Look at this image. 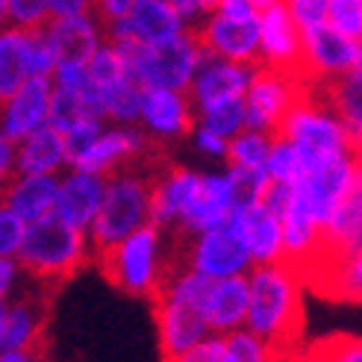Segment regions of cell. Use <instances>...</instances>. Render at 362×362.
Masks as SVG:
<instances>
[{
    "mask_svg": "<svg viewBox=\"0 0 362 362\" xmlns=\"http://www.w3.org/2000/svg\"><path fill=\"white\" fill-rule=\"evenodd\" d=\"M257 4V9L262 12V9H268V6H274V4H280V0H253Z\"/></svg>",
    "mask_w": 362,
    "mask_h": 362,
    "instance_id": "cell-53",
    "label": "cell"
},
{
    "mask_svg": "<svg viewBox=\"0 0 362 362\" xmlns=\"http://www.w3.org/2000/svg\"><path fill=\"white\" fill-rule=\"evenodd\" d=\"M192 30L204 53L259 65V18H230L221 12H206Z\"/></svg>",
    "mask_w": 362,
    "mask_h": 362,
    "instance_id": "cell-12",
    "label": "cell"
},
{
    "mask_svg": "<svg viewBox=\"0 0 362 362\" xmlns=\"http://www.w3.org/2000/svg\"><path fill=\"white\" fill-rule=\"evenodd\" d=\"M356 68V39L321 24L300 33V80L306 86L330 83Z\"/></svg>",
    "mask_w": 362,
    "mask_h": 362,
    "instance_id": "cell-10",
    "label": "cell"
},
{
    "mask_svg": "<svg viewBox=\"0 0 362 362\" xmlns=\"http://www.w3.org/2000/svg\"><path fill=\"white\" fill-rule=\"evenodd\" d=\"M50 21L47 0H9V24L24 30H39Z\"/></svg>",
    "mask_w": 362,
    "mask_h": 362,
    "instance_id": "cell-39",
    "label": "cell"
},
{
    "mask_svg": "<svg viewBox=\"0 0 362 362\" xmlns=\"http://www.w3.org/2000/svg\"><path fill=\"white\" fill-rule=\"evenodd\" d=\"M277 348L247 327L221 336V362H277Z\"/></svg>",
    "mask_w": 362,
    "mask_h": 362,
    "instance_id": "cell-32",
    "label": "cell"
},
{
    "mask_svg": "<svg viewBox=\"0 0 362 362\" xmlns=\"http://www.w3.org/2000/svg\"><path fill=\"white\" fill-rule=\"evenodd\" d=\"M253 71H257V65L233 62V59H221V57H212V53H204V59L197 65L194 77L186 88V95L194 106V115L201 110H206V106L218 103V100L245 98Z\"/></svg>",
    "mask_w": 362,
    "mask_h": 362,
    "instance_id": "cell-17",
    "label": "cell"
},
{
    "mask_svg": "<svg viewBox=\"0 0 362 362\" xmlns=\"http://www.w3.org/2000/svg\"><path fill=\"white\" fill-rule=\"evenodd\" d=\"M141 95H144V88L130 74L106 88H98L100 112H103L106 124H139Z\"/></svg>",
    "mask_w": 362,
    "mask_h": 362,
    "instance_id": "cell-30",
    "label": "cell"
},
{
    "mask_svg": "<svg viewBox=\"0 0 362 362\" xmlns=\"http://www.w3.org/2000/svg\"><path fill=\"white\" fill-rule=\"evenodd\" d=\"M6 306V303H4ZM4 306H0V348H4Z\"/></svg>",
    "mask_w": 362,
    "mask_h": 362,
    "instance_id": "cell-55",
    "label": "cell"
},
{
    "mask_svg": "<svg viewBox=\"0 0 362 362\" xmlns=\"http://www.w3.org/2000/svg\"><path fill=\"white\" fill-rule=\"evenodd\" d=\"M313 354L318 362H362V336L336 333L321 341H313Z\"/></svg>",
    "mask_w": 362,
    "mask_h": 362,
    "instance_id": "cell-36",
    "label": "cell"
},
{
    "mask_svg": "<svg viewBox=\"0 0 362 362\" xmlns=\"http://www.w3.org/2000/svg\"><path fill=\"white\" fill-rule=\"evenodd\" d=\"M50 283L21 277L18 288L4 306V348L0 351H24L45 345V327L50 315Z\"/></svg>",
    "mask_w": 362,
    "mask_h": 362,
    "instance_id": "cell-9",
    "label": "cell"
},
{
    "mask_svg": "<svg viewBox=\"0 0 362 362\" xmlns=\"http://www.w3.org/2000/svg\"><path fill=\"white\" fill-rule=\"evenodd\" d=\"M45 362H47V359H45Z\"/></svg>",
    "mask_w": 362,
    "mask_h": 362,
    "instance_id": "cell-56",
    "label": "cell"
},
{
    "mask_svg": "<svg viewBox=\"0 0 362 362\" xmlns=\"http://www.w3.org/2000/svg\"><path fill=\"white\" fill-rule=\"evenodd\" d=\"M197 124H204L206 130L218 133L224 139H233L239 130H245V100L242 98H230V100H218L206 106V110L197 112Z\"/></svg>",
    "mask_w": 362,
    "mask_h": 362,
    "instance_id": "cell-34",
    "label": "cell"
},
{
    "mask_svg": "<svg viewBox=\"0 0 362 362\" xmlns=\"http://www.w3.org/2000/svg\"><path fill=\"white\" fill-rule=\"evenodd\" d=\"M215 6H218V0H201V9L204 12H212Z\"/></svg>",
    "mask_w": 362,
    "mask_h": 362,
    "instance_id": "cell-54",
    "label": "cell"
},
{
    "mask_svg": "<svg viewBox=\"0 0 362 362\" xmlns=\"http://www.w3.org/2000/svg\"><path fill=\"white\" fill-rule=\"evenodd\" d=\"M12 174H15V141L0 130V189L9 183Z\"/></svg>",
    "mask_w": 362,
    "mask_h": 362,
    "instance_id": "cell-46",
    "label": "cell"
},
{
    "mask_svg": "<svg viewBox=\"0 0 362 362\" xmlns=\"http://www.w3.org/2000/svg\"><path fill=\"white\" fill-rule=\"evenodd\" d=\"M53 83L50 77H30L0 103V130L12 141H21L33 130L50 121Z\"/></svg>",
    "mask_w": 362,
    "mask_h": 362,
    "instance_id": "cell-18",
    "label": "cell"
},
{
    "mask_svg": "<svg viewBox=\"0 0 362 362\" xmlns=\"http://www.w3.org/2000/svg\"><path fill=\"white\" fill-rule=\"evenodd\" d=\"M247 315V274L236 277H212L209 292L204 300V318L209 324V333H230L245 327Z\"/></svg>",
    "mask_w": 362,
    "mask_h": 362,
    "instance_id": "cell-24",
    "label": "cell"
},
{
    "mask_svg": "<svg viewBox=\"0 0 362 362\" xmlns=\"http://www.w3.org/2000/svg\"><path fill=\"white\" fill-rule=\"evenodd\" d=\"M197 115L186 92H180V88H144L139 127L153 141L168 148L171 141L189 139Z\"/></svg>",
    "mask_w": 362,
    "mask_h": 362,
    "instance_id": "cell-14",
    "label": "cell"
},
{
    "mask_svg": "<svg viewBox=\"0 0 362 362\" xmlns=\"http://www.w3.org/2000/svg\"><path fill=\"white\" fill-rule=\"evenodd\" d=\"M24 233H27V224L18 218L4 201H0V257L15 259L18 247H21V242H24Z\"/></svg>",
    "mask_w": 362,
    "mask_h": 362,
    "instance_id": "cell-40",
    "label": "cell"
},
{
    "mask_svg": "<svg viewBox=\"0 0 362 362\" xmlns=\"http://www.w3.org/2000/svg\"><path fill=\"white\" fill-rule=\"evenodd\" d=\"M162 362H221V336L209 333L204 341H197V345H192L189 351L165 356Z\"/></svg>",
    "mask_w": 362,
    "mask_h": 362,
    "instance_id": "cell-42",
    "label": "cell"
},
{
    "mask_svg": "<svg viewBox=\"0 0 362 362\" xmlns=\"http://www.w3.org/2000/svg\"><path fill=\"white\" fill-rule=\"evenodd\" d=\"M271 141L274 136L253 130V127H245L227 141V165L233 168H250V171H265V159L271 151Z\"/></svg>",
    "mask_w": 362,
    "mask_h": 362,
    "instance_id": "cell-31",
    "label": "cell"
},
{
    "mask_svg": "<svg viewBox=\"0 0 362 362\" xmlns=\"http://www.w3.org/2000/svg\"><path fill=\"white\" fill-rule=\"evenodd\" d=\"M165 4H168L180 18H183L186 27H194V24L206 15V12L201 9V0H165Z\"/></svg>",
    "mask_w": 362,
    "mask_h": 362,
    "instance_id": "cell-48",
    "label": "cell"
},
{
    "mask_svg": "<svg viewBox=\"0 0 362 362\" xmlns=\"http://www.w3.org/2000/svg\"><path fill=\"white\" fill-rule=\"evenodd\" d=\"M327 24L351 39H362V0H330Z\"/></svg>",
    "mask_w": 362,
    "mask_h": 362,
    "instance_id": "cell-37",
    "label": "cell"
},
{
    "mask_svg": "<svg viewBox=\"0 0 362 362\" xmlns=\"http://www.w3.org/2000/svg\"><path fill=\"white\" fill-rule=\"evenodd\" d=\"M159 141H153L139 124H106L98 133V139L71 162L68 168L88 171V174H100L110 177L112 171L130 165V162L141 159L144 153H151Z\"/></svg>",
    "mask_w": 362,
    "mask_h": 362,
    "instance_id": "cell-11",
    "label": "cell"
},
{
    "mask_svg": "<svg viewBox=\"0 0 362 362\" xmlns=\"http://www.w3.org/2000/svg\"><path fill=\"white\" fill-rule=\"evenodd\" d=\"M15 259L27 277L50 283V286L71 280L88 262H95L92 245H88V233L65 224L53 212L27 224L24 242L18 247Z\"/></svg>",
    "mask_w": 362,
    "mask_h": 362,
    "instance_id": "cell-4",
    "label": "cell"
},
{
    "mask_svg": "<svg viewBox=\"0 0 362 362\" xmlns=\"http://www.w3.org/2000/svg\"><path fill=\"white\" fill-rule=\"evenodd\" d=\"M112 42V39H110ZM130 74L141 88H180L186 92L197 65L204 59V47L194 30L180 33L177 39L162 45H136V42H112Z\"/></svg>",
    "mask_w": 362,
    "mask_h": 362,
    "instance_id": "cell-6",
    "label": "cell"
},
{
    "mask_svg": "<svg viewBox=\"0 0 362 362\" xmlns=\"http://www.w3.org/2000/svg\"><path fill=\"white\" fill-rule=\"evenodd\" d=\"M303 274L292 262L253 265L247 271L245 327L271 341L277 351L303 345Z\"/></svg>",
    "mask_w": 362,
    "mask_h": 362,
    "instance_id": "cell-2",
    "label": "cell"
},
{
    "mask_svg": "<svg viewBox=\"0 0 362 362\" xmlns=\"http://www.w3.org/2000/svg\"><path fill=\"white\" fill-rule=\"evenodd\" d=\"M212 12H221L230 18H259V9L253 0H218V6Z\"/></svg>",
    "mask_w": 362,
    "mask_h": 362,
    "instance_id": "cell-47",
    "label": "cell"
},
{
    "mask_svg": "<svg viewBox=\"0 0 362 362\" xmlns=\"http://www.w3.org/2000/svg\"><path fill=\"white\" fill-rule=\"evenodd\" d=\"M230 224H233V230L239 233V239L245 242L253 265H268V262L286 259L280 215L271 212L262 201L236 209L230 215Z\"/></svg>",
    "mask_w": 362,
    "mask_h": 362,
    "instance_id": "cell-19",
    "label": "cell"
},
{
    "mask_svg": "<svg viewBox=\"0 0 362 362\" xmlns=\"http://www.w3.org/2000/svg\"><path fill=\"white\" fill-rule=\"evenodd\" d=\"M354 162H356V171H359V177H362V139L354 141Z\"/></svg>",
    "mask_w": 362,
    "mask_h": 362,
    "instance_id": "cell-50",
    "label": "cell"
},
{
    "mask_svg": "<svg viewBox=\"0 0 362 362\" xmlns=\"http://www.w3.org/2000/svg\"><path fill=\"white\" fill-rule=\"evenodd\" d=\"M265 174H268L271 183H286V186H295L303 177V159L288 139L274 136L268 159H265Z\"/></svg>",
    "mask_w": 362,
    "mask_h": 362,
    "instance_id": "cell-33",
    "label": "cell"
},
{
    "mask_svg": "<svg viewBox=\"0 0 362 362\" xmlns=\"http://www.w3.org/2000/svg\"><path fill=\"white\" fill-rule=\"evenodd\" d=\"M153 306V321H156V339H159V351L162 359L174 356L180 351H189L197 341H204L209 336V324L206 318L194 310L192 303L183 298H177L165 288L151 298Z\"/></svg>",
    "mask_w": 362,
    "mask_h": 362,
    "instance_id": "cell-15",
    "label": "cell"
},
{
    "mask_svg": "<svg viewBox=\"0 0 362 362\" xmlns=\"http://www.w3.org/2000/svg\"><path fill=\"white\" fill-rule=\"evenodd\" d=\"M186 21L165 0H136L133 9L118 21L106 24L103 35L112 42H136V45H162L186 33Z\"/></svg>",
    "mask_w": 362,
    "mask_h": 362,
    "instance_id": "cell-16",
    "label": "cell"
},
{
    "mask_svg": "<svg viewBox=\"0 0 362 362\" xmlns=\"http://www.w3.org/2000/svg\"><path fill=\"white\" fill-rule=\"evenodd\" d=\"M197 177H201V171H192L183 165H168L156 177L151 192V224H156L165 233L177 227L180 215H183L189 197L197 186Z\"/></svg>",
    "mask_w": 362,
    "mask_h": 362,
    "instance_id": "cell-27",
    "label": "cell"
},
{
    "mask_svg": "<svg viewBox=\"0 0 362 362\" xmlns=\"http://www.w3.org/2000/svg\"><path fill=\"white\" fill-rule=\"evenodd\" d=\"M86 71H88V80L95 83V88H106V86H112V83L127 77L124 57L110 39H103L92 50V57L86 59Z\"/></svg>",
    "mask_w": 362,
    "mask_h": 362,
    "instance_id": "cell-35",
    "label": "cell"
},
{
    "mask_svg": "<svg viewBox=\"0 0 362 362\" xmlns=\"http://www.w3.org/2000/svg\"><path fill=\"white\" fill-rule=\"evenodd\" d=\"M133 4L136 0H95V15H98V21L106 27V24L118 21V18H124L133 9Z\"/></svg>",
    "mask_w": 362,
    "mask_h": 362,
    "instance_id": "cell-44",
    "label": "cell"
},
{
    "mask_svg": "<svg viewBox=\"0 0 362 362\" xmlns=\"http://www.w3.org/2000/svg\"><path fill=\"white\" fill-rule=\"evenodd\" d=\"M277 136L295 144L303 159V168L333 156L354 153V136L313 86H306L303 95L295 100V106L286 112Z\"/></svg>",
    "mask_w": 362,
    "mask_h": 362,
    "instance_id": "cell-5",
    "label": "cell"
},
{
    "mask_svg": "<svg viewBox=\"0 0 362 362\" xmlns=\"http://www.w3.org/2000/svg\"><path fill=\"white\" fill-rule=\"evenodd\" d=\"M313 88H318V95L330 103V110L348 127L354 141H359L362 139V74L359 71L354 68L348 74H341L330 83L313 86Z\"/></svg>",
    "mask_w": 362,
    "mask_h": 362,
    "instance_id": "cell-29",
    "label": "cell"
},
{
    "mask_svg": "<svg viewBox=\"0 0 362 362\" xmlns=\"http://www.w3.org/2000/svg\"><path fill=\"white\" fill-rule=\"evenodd\" d=\"M356 71L362 74V39H356Z\"/></svg>",
    "mask_w": 362,
    "mask_h": 362,
    "instance_id": "cell-52",
    "label": "cell"
},
{
    "mask_svg": "<svg viewBox=\"0 0 362 362\" xmlns=\"http://www.w3.org/2000/svg\"><path fill=\"white\" fill-rule=\"evenodd\" d=\"M171 236V259H180L183 265L201 271L206 277H236L247 274L253 268V259L239 239V233L233 230V224H221L194 236Z\"/></svg>",
    "mask_w": 362,
    "mask_h": 362,
    "instance_id": "cell-7",
    "label": "cell"
},
{
    "mask_svg": "<svg viewBox=\"0 0 362 362\" xmlns=\"http://www.w3.org/2000/svg\"><path fill=\"white\" fill-rule=\"evenodd\" d=\"M303 88H306V83L298 74H292V71L257 65L247 92L242 98L245 100V124L253 127V130L277 136L286 112L292 110L295 100L303 95Z\"/></svg>",
    "mask_w": 362,
    "mask_h": 362,
    "instance_id": "cell-8",
    "label": "cell"
},
{
    "mask_svg": "<svg viewBox=\"0 0 362 362\" xmlns=\"http://www.w3.org/2000/svg\"><path fill=\"white\" fill-rule=\"evenodd\" d=\"M95 265L118 292L151 300L171 268V236L148 221L95 257Z\"/></svg>",
    "mask_w": 362,
    "mask_h": 362,
    "instance_id": "cell-3",
    "label": "cell"
},
{
    "mask_svg": "<svg viewBox=\"0 0 362 362\" xmlns=\"http://www.w3.org/2000/svg\"><path fill=\"white\" fill-rule=\"evenodd\" d=\"M103 189H106V177L77 171V168H65V174H59L53 215L62 218L65 224L88 233V227H92L95 215L100 209Z\"/></svg>",
    "mask_w": 362,
    "mask_h": 362,
    "instance_id": "cell-20",
    "label": "cell"
},
{
    "mask_svg": "<svg viewBox=\"0 0 362 362\" xmlns=\"http://www.w3.org/2000/svg\"><path fill=\"white\" fill-rule=\"evenodd\" d=\"M277 362H318V356L313 354L310 345H298V348H288L277 354Z\"/></svg>",
    "mask_w": 362,
    "mask_h": 362,
    "instance_id": "cell-49",
    "label": "cell"
},
{
    "mask_svg": "<svg viewBox=\"0 0 362 362\" xmlns=\"http://www.w3.org/2000/svg\"><path fill=\"white\" fill-rule=\"evenodd\" d=\"M286 12L292 15V21L298 24L300 33L327 24V6L330 0H283Z\"/></svg>",
    "mask_w": 362,
    "mask_h": 362,
    "instance_id": "cell-38",
    "label": "cell"
},
{
    "mask_svg": "<svg viewBox=\"0 0 362 362\" xmlns=\"http://www.w3.org/2000/svg\"><path fill=\"white\" fill-rule=\"evenodd\" d=\"M30 77H35L33 30L12 24L0 27V103Z\"/></svg>",
    "mask_w": 362,
    "mask_h": 362,
    "instance_id": "cell-28",
    "label": "cell"
},
{
    "mask_svg": "<svg viewBox=\"0 0 362 362\" xmlns=\"http://www.w3.org/2000/svg\"><path fill=\"white\" fill-rule=\"evenodd\" d=\"M9 24V0H0V27Z\"/></svg>",
    "mask_w": 362,
    "mask_h": 362,
    "instance_id": "cell-51",
    "label": "cell"
},
{
    "mask_svg": "<svg viewBox=\"0 0 362 362\" xmlns=\"http://www.w3.org/2000/svg\"><path fill=\"white\" fill-rule=\"evenodd\" d=\"M68 168L65 136L50 121L15 141V174H62Z\"/></svg>",
    "mask_w": 362,
    "mask_h": 362,
    "instance_id": "cell-25",
    "label": "cell"
},
{
    "mask_svg": "<svg viewBox=\"0 0 362 362\" xmlns=\"http://www.w3.org/2000/svg\"><path fill=\"white\" fill-rule=\"evenodd\" d=\"M45 33L57 50L59 62H86L92 50L106 39L103 24L98 15H68V18H50Z\"/></svg>",
    "mask_w": 362,
    "mask_h": 362,
    "instance_id": "cell-26",
    "label": "cell"
},
{
    "mask_svg": "<svg viewBox=\"0 0 362 362\" xmlns=\"http://www.w3.org/2000/svg\"><path fill=\"white\" fill-rule=\"evenodd\" d=\"M303 283L313 286L324 298L362 303V245L306 271Z\"/></svg>",
    "mask_w": 362,
    "mask_h": 362,
    "instance_id": "cell-22",
    "label": "cell"
},
{
    "mask_svg": "<svg viewBox=\"0 0 362 362\" xmlns=\"http://www.w3.org/2000/svg\"><path fill=\"white\" fill-rule=\"evenodd\" d=\"M171 165L165 153V144H156L151 153L130 162L118 171L106 177L103 201L95 215L92 227H88V245H92V257H100L106 247H112L133 230L144 227L151 221V192L156 177Z\"/></svg>",
    "mask_w": 362,
    "mask_h": 362,
    "instance_id": "cell-1",
    "label": "cell"
},
{
    "mask_svg": "<svg viewBox=\"0 0 362 362\" xmlns=\"http://www.w3.org/2000/svg\"><path fill=\"white\" fill-rule=\"evenodd\" d=\"M50 18H68V15H95V0H47Z\"/></svg>",
    "mask_w": 362,
    "mask_h": 362,
    "instance_id": "cell-45",
    "label": "cell"
},
{
    "mask_svg": "<svg viewBox=\"0 0 362 362\" xmlns=\"http://www.w3.org/2000/svg\"><path fill=\"white\" fill-rule=\"evenodd\" d=\"M57 186H59V174H12L9 183L0 189V201L24 224H33L53 212Z\"/></svg>",
    "mask_w": 362,
    "mask_h": 362,
    "instance_id": "cell-23",
    "label": "cell"
},
{
    "mask_svg": "<svg viewBox=\"0 0 362 362\" xmlns=\"http://www.w3.org/2000/svg\"><path fill=\"white\" fill-rule=\"evenodd\" d=\"M259 65L292 71L300 77V30L283 0L259 12Z\"/></svg>",
    "mask_w": 362,
    "mask_h": 362,
    "instance_id": "cell-21",
    "label": "cell"
},
{
    "mask_svg": "<svg viewBox=\"0 0 362 362\" xmlns=\"http://www.w3.org/2000/svg\"><path fill=\"white\" fill-rule=\"evenodd\" d=\"M24 271L21 265H18V259H9V257H0V306H4L12 292L18 288V283H21Z\"/></svg>",
    "mask_w": 362,
    "mask_h": 362,
    "instance_id": "cell-43",
    "label": "cell"
},
{
    "mask_svg": "<svg viewBox=\"0 0 362 362\" xmlns=\"http://www.w3.org/2000/svg\"><path fill=\"white\" fill-rule=\"evenodd\" d=\"M227 141L230 139H224V136H218V133H212V130H206L204 124H194L192 127V133H189V144L192 148L201 153V156H209V159H227Z\"/></svg>",
    "mask_w": 362,
    "mask_h": 362,
    "instance_id": "cell-41",
    "label": "cell"
},
{
    "mask_svg": "<svg viewBox=\"0 0 362 362\" xmlns=\"http://www.w3.org/2000/svg\"><path fill=\"white\" fill-rule=\"evenodd\" d=\"M233 212H236V194H233V183H230L227 168L201 171L183 215H180L177 227L168 230V233H177V236H194V233H204V230L227 224Z\"/></svg>",
    "mask_w": 362,
    "mask_h": 362,
    "instance_id": "cell-13",
    "label": "cell"
}]
</instances>
